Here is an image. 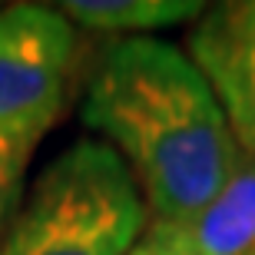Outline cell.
Wrapping results in <instances>:
<instances>
[{"label":"cell","mask_w":255,"mask_h":255,"mask_svg":"<svg viewBox=\"0 0 255 255\" xmlns=\"http://www.w3.org/2000/svg\"><path fill=\"white\" fill-rule=\"evenodd\" d=\"M57 10L70 23L100 30L106 37H116V33L146 37L152 30L199 20L206 3L199 0H66V3H57Z\"/></svg>","instance_id":"8992f818"},{"label":"cell","mask_w":255,"mask_h":255,"mask_svg":"<svg viewBox=\"0 0 255 255\" xmlns=\"http://www.w3.org/2000/svg\"><path fill=\"white\" fill-rule=\"evenodd\" d=\"M80 123L120 152L149 222H182L242 162L219 100L186 50L156 37L110 40L90 66Z\"/></svg>","instance_id":"6da1fadb"},{"label":"cell","mask_w":255,"mask_h":255,"mask_svg":"<svg viewBox=\"0 0 255 255\" xmlns=\"http://www.w3.org/2000/svg\"><path fill=\"white\" fill-rule=\"evenodd\" d=\"M129 255H179V252H176V249H172L162 236H156V232L146 226V232H142L139 242L129 249Z\"/></svg>","instance_id":"ba28073f"},{"label":"cell","mask_w":255,"mask_h":255,"mask_svg":"<svg viewBox=\"0 0 255 255\" xmlns=\"http://www.w3.org/2000/svg\"><path fill=\"white\" fill-rule=\"evenodd\" d=\"M37 142L40 136H30V132H0V239L20 206L23 172Z\"/></svg>","instance_id":"52a82bcc"},{"label":"cell","mask_w":255,"mask_h":255,"mask_svg":"<svg viewBox=\"0 0 255 255\" xmlns=\"http://www.w3.org/2000/svg\"><path fill=\"white\" fill-rule=\"evenodd\" d=\"M80 37L50 3L0 7V132L47 136L73 86Z\"/></svg>","instance_id":"3957f363"},{"label":"cell","mask_w":255,"mask_h":255,"mask_svg":"<svg viewBox=\"0 0 255 255\" xmlns=\"http://www.w3.org/2000/svg\"><path fill=\"white\" fill-rule=\"evenodd\" d=\"M146 226V199L120 152L76 139L20 199L0 255H129Z\"/></svg>","instance_id":"7a4b0ae2"},{"label":"cell","mask_w":255,"mask_h":255,"mask_svg":"<svg viewBox=\"0 0 255 255\" xmlns=\"http://www.w3.org/2000/svg\"><path fill=\"white\" fill-rule=\"evenodd\" d=\"M186 57L219 100L239 149L255 156V0L206 7L186 30Z\"/></svg>","instance_id":"277c9868"},{"label":"cell","mask_w":255,"mask_h":255,"mask_svg":"<svg viewBox=\"0 0 255 255\" xmlns=\"http://www.w3.org/2000/svg\"><path fill=\"white\" fill-rule=\"evenodd\" d=\"M149 229L179 255H255V156L242 152L232 179L196 216Z\"/></svg>","instance_id":"5b68a950"}]
</instances>
